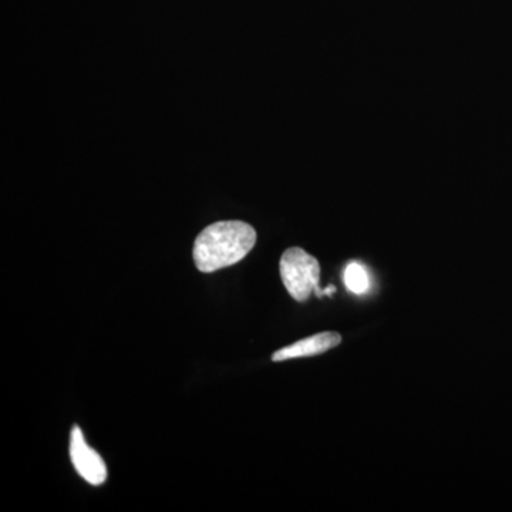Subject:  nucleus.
Returning a JSON list of instances; mask_svg holds the SVG:
<instances>
[{"label": "nucleus", "mask_w": 512, "mask_h": 512, "mask_svg": "<svg viewBox=\"0 0 512 512\" xmlns=\"http://www.w3.org/2000/svg\"><path fill=\"white\" fill-rule=\"evenodd\" d=\"M256 244L254 227L242 221H220L210 225L195 239V266L204 274L238 264Z\"/></svg>", "instance_id": "obj_1"}, {"label": "nucleus", "mask_w": 512, "mask_h": 512, "mask_svg": "<svg viewBox=\"0 0 512 512\" xmlns=\"http://www.w3.org/2000/svg\"><path fill=\"white\" fill-rule=\"evenodd\" d=\"M282 282L295 301H308L313 292L323 296L319 289L320 265L318 259L302 248L286 249L279 264Z\"/></svg>", "instance_id": "obj_2"}, {"label": "nucleus", "mask_w": 512, "mask_h": 512, "mask_svg": "<svg viewBox=\"0 0 512 512\" xmlns=\"http://www.w3.org/2000/svg\"><path fill=\"white\" fill-rule=\"evenodd\" d=\"M70 458L80 477L92 485H101L107 480V467L103 458L84 439L79 426H74L70 436Z\"/></svg>", "instance_id": "obj_3"}, {"label": "nucleus", "mask_w": 512, "mask_h": 512, "mask_svg": "<svg viewBox=\"0 0 512 512\" xmlns=\"http://www.w3.org/2000/svg\"><path fill=\"white\" fill-rule=\"evenodd\" d=\"M342 342V336L336 332H323L313 335L311 338L299 340L291 346L278 350L272 355L274 362L298 359V357L318 356L328 350L336 348Z\"/></svg>", "instance_id": "obj_4"}, {"label": "nucleus", "mask_w": 512, "mask_h": 512, "mask_svg": "<svg viewBox=\"0 0 512 512\" xmlns=\"http://www.w3.org/2000/svg\"><path fill=\"white\" fill-rule=\"evenodd\" d=\"M345 284L348 286L349 291L357 293V295L367 292L370 286V279L366 269L362 265L357 264V262H350L345 271Z\"/></svg>", "instance_id": "obj_5"}]
</instances>
